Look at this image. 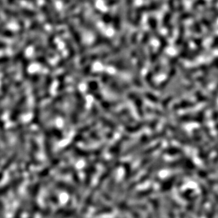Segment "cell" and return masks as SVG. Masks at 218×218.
Masks as SVG:
<instances>
[{"label":"cell","mask_w":218,"mask_h":218,"mask_svg":"<svg viewBox=\"0 0 218 218\" xmlns=\"http://www.w3.org/2000/svg\"><path fill=\"white\" fill-rule=\"evenodd\" d=\"M195 105V104L192 101H183L182 102L177 104L175 105V108L177 109L179 108H190L193 107Z\"/></svg>","instance_id":"4fadbf2b"},{"label":"cell","mask_w":218,"mask_h":218,"mask_svg":"<svg viewBox=\"0 0 218 218\" xmlns=\"http://www.w3.org/2000/svg\"><path fill=\"white\" fill-rule=\"evenodd\" d=\"M169 168H174L178 167H183L186 169L193 170L195 168V165L192 160L188 158H183L178 159L175 161L168 163L167 165Z\"/></svg>","instance_id":"6da1fadb"},{"label":"cell","mask_w":218,"mask_h":218,"mask_svg":"<svg viewBox=\"0 0 218 218\" xmlns=\"http://www.w3.org/2000/svg\"><path fill=\"white\" fill-rule=\"evenodd\" d=\"M154 191V189L153 187L148 188L147 189L143 190L138 192L136 193L133 196L134 200H141L143 198H147V196H150Z\"/></svg>","instance_id":"9c48e42d"},{"label":"cell","mask_w":218,"mask_h":218,"mask_svg":"<svg viewBox=\"0 0 218 218\" xmlns=\"http://www.w3.org/2000/svg\"><path fill=\"white\" fill-rule=\"evenodd\" d=\"M218 207V194H216L214 197L212 204L207 215V218H214Z\"/></svg>","instance_id":"ba28073f"},{"label":"cell","mask_w":218,"mask_h":218,"mask_svg":"<svg viewBox=\"0 0 218 218\" xmlns=\"http://www.w3.org/2000/svg\"><path fill=\"white\" fill-rule=\"evenodd\" d=\"M165 153L170 155H180L181 153H183V150L178 148L172 147V148H170V149H167L166 150Z\"/></svg>","instance_id":"9a60e30c"},{"label":"cell","mask_w":218,"mask_h":218,"mask_svg":"<svg viewBox=\"0 0 218 218\" xmlns=\"http://www.w3.org/2000/svg\"><path fill=\"white\" fill-rule=\"evenodd\" d=\"M200 189H201V199L200 201V204L198 206V208L197 210L196 215L197 217L200 218L202 217L203 211L204 210V207L208 200V195L209 193L208 189L205 186L202 184H200Z\"/></svg>","instance_id":"7a4b0ae2"},{"label":"cell","mask_w":218,"mask_h":218,"mask_svg":"<svg viewBox=\"0 0 218 218\" xmlns=\"http://www.w3.org/2000/svg\"><path fill=\"white\" fill-rule=\"evenodd\" d=\"M180 175L179 174H174L170 177H169L168 179H167L165 180H164L161 184L160 190L162 192H166L171 190V189L173 187L175 182L177 180Z\"/></svg>","instance_id":"277c9868"},{"label":"cell","mask_w":218,"mask_h":218,"mask_svg":"<svg viewBox=\"0 0 218 218\" xmlns=\"http://www.w3.org/2000/svg\"><path fill=\"white\" fill-rule=\"evenodd\" d=\"M194 190L192 189H189L184 192H182L180 195V197L182 198H183L184 199H186L187 201H189L193 195V193H194Z\"/></svg>","instance_id":"5bb4252c"},{"label":"cell","mask_w":218,"mask_h":218,"mask_svg":"<svg viewBox=\"0 0 218 218\" xmlns=\"http://www.w3.org/2000/svg\"><path fill=\"white\" fill-rule=\"evenodd\" d=\"M207 184L210 186H214L218 185V177L216 179H211L208 180Z\"/></svg>","instance_id":"d6986e66"},{"label":"cell","mask_w":218,"mask_h":218,"mask_svg":"<svg viewBox=\"0 0 218 218\" xmlns=\"http://www.w3.org/2000/svg\"><path fill=\"white\" fill-rule=\"evenodd\" d=\"M210 10H211V11L212 12V13L213 14V17H215L216 18H217L218 17V10H217V9L216 7L213 6V7L211 8Z\"/></svg>","instance_id":"7402d4cb"},{"label":"cell","mask_w":218,"mask_h":218,"mask_svg":"<svg viewBox=\"0 0 218 218\" xmlns=\"http://www.w3.org/2000/svg\"><path fill=\"white\" fill-rule=\"evenodd\" d=\"M217 88H218V85H217Z\"/></svg>","instance_id":"4316f807"},{"label":"cell","mask_w":218,"mask_h":218,"mask_svg":"<svg viewBox=\"0 0 218 218\" xmlns=\"http://www.w3.org/2000/svg\"><path fill=\"white\" fill-rule=\"evenodd\" d=\"M149 202L153 207V210L154 213L153 216L155 217V218H162L159 201L156 199H150Z\"/></svg>","instance_id":"52a82bcc"},{"label":"cell","mask_w":218,"mask_h":218,"mask_svg":"<svg viewBox=\"0 0 218 218\" xmlns=\"http://www.w3.org/2000/svg\"><path fill=\"white\" fill-rule=\"evenodd\" d=\"M20 13L25 17H33L36 16V13L34 11L27 9H21L20 11Z\"/></svg>","instance_id":"2e32d148"},{"label":"cell","mask_w":218,"mask_h":218,"mask_svg":"<svg viewBox=\"0 0 218 218\" xmlns=\"http://www.w3.org/2000/svg\"><path fill=\"white\" fill-rule=\"evenodd\" d=\"M163 208L164 209V211H165V214L168 218H175V215H174L173 210L171 206H170L167 202L164 203V204L163 205Z\"/></svg>","instance_id":"7c38bea8"},{"label":"cell","mask_w":218,"mask_h":218,"mask_svg":"<svg viewBox=\"0 0 218 218\" xmlns=\"http://www.w3.org/2000/svg\"><path fill=\"white\" fill-rule=\"evenodd\" d=\"M217 46H218V36H216V37L214 39V40L211 44V47L212 49H215Z\"/></svg>","instance_id":"603a6c76"},{"label":"cell","mask_w":218,"mask_h":218,"mask_svg":"<svg viewBox=\"0 0 218 218\" xmlns=\"http://www.w3.org/2000/svg\"><path fill=\"white\" fill-rule=\"evenodd\" d=\"M213 3H217L218 2V0H213V2H212Z\"/></svg>","instance_id":"484cf974"},{"label":"cell","mask_w":218,"mask_h":218,"mask_svg":"<svg viewBox=\"0 0 218 218\" xmlns=\"http://www.w3.org/2000/svg\"><path fill=\"white\" fill-rule=\"evenodd\" d=\"M115 185L116 179L115 177H113L109 180L107 186V189L102 193V198L105 200L109 201L112 199V195L115 190Z\"/></svg>","instance_id":"3957f363"},{"label":"cell","mask_w":218,"mask_h":218,"mask_svg":"<svg viewBox=\"0 0 218 218\" xmlns=\"http://www.w3.org/2000/svg\"><path fill=\"white\" fill-rule=\"evenodd\" d=\"M194 28L195 29V30L196 31L197 33H201L202 32V29H201V27L199 24V23H198L197 21H195L194 23Z\"/></svg>","instance_id":"44dd1931"},{"label":"cell","mask_w":218,"mask_h":218,"mask_svg":"<svg viewBox=\"0 0 218 218\" xmlns=\"http://www.w3.org/2000/svg\"><path fill=\"white\" fill-rule=\"evenodd\" d=\"M41 11L43 12V13L44 14V16H45V18L47 21L48 23H49L51 25H53L54 24V20L50 12V11H49L47 7L45 6H42L41 8Z\"/></svg>","instance_id":"8fae6325"},{"label":"cell","mask_w":218,"mask_h":218,"mask_svg":"<svg viewBox=\"0 0 218 218\" xmlns=\"http://www.w3.org/2000/svg\"><path fill=\"white\" fill-rule=\"evenodd\" d=\"M133 209L136 210L138 209L139 210L141 211H145L147 210V205L144 204H136V205H134L133 206H131Z\"/></svg>","instance_id":"e0dca14e"},{"label":"cell","mask_w":218,"mask_h":218,"mask_svg":"<svg viewBox=\"0 0 218 218\" xmlns=\"http://www.w3.org/2000/svg\"><path fill=\"white\" fill-rule=\"evenodd\" d=\"M217 96V93L215 92L214 93V96H213V99H216V98ZM210 104H211V105H212V106H213L214 105H215L216 104V101H214L213 102H210Z\"/></svg>","instance_id":"cb8c5ba5"},{"label":"cell","mask_w":218,"mask_h":218,"mask_svg":"<svg viewBox=\"0 0 218 218\" xmlns=\"http://www.w3.org/2000/svg\"><path fill=\"white\" fill-rule=\"evenodd\" d=\"M98 190H96V188H94L90 192V193H89V195L87 196L86 199L85 200V201L84 202V205H83V206L82 207V209H81V212L83 214H85L88 211L89 208L92 204L93 201V199H94V197H95V193H96V192Z\"/></svg>","instance_id":"8992f818"},{"label":"cell","mask_w":218,"mask_h":218,"mask_svg":"<svg viewBox=\"0 0 218 218\" xmlns=\"http://www.w3.org/2000/svg\"><path fill=\"white\" fill-rule=\"evenodd\" d=\"M202 21L203 23V24H204V26L205 27H207L209 30H211L212 29V27H211V24L210 23V22L205 17L202 18Z\"/></svg>","instance_id":"ffe728a7"},{"label":"cell","mask_w":218,"mask_h":218,"mask_svg":"<svg viewBox=\"0 0 218 218\" xmlns=\"http://www.w3.org/2000/svg\"><path fill=\"white\" fill-rule=\"evenodd\" d=\"M162 164L161 163L160 164H156L155 165H153L152 166H151L149 170H147V173H145L139 179V183H144L145 182H146L147 180H148L152 176L153 174L156 173V171H158V170H159V169L161 168H162Z\"/></svg>","instance_id":"5b68a950"},{"label":"cell","mask_w":218,"mask_h":218,"mask_svg":"<svg viewBox=\"0 0 218 218\" xmlns=\"http://www.w3.org/2000/svg\"><path fill=\"white\" fill-rule=\"evenodd\" d=\"M113 211H114V209L111 206L103 205L100 206L99 208L94 212L93 215L95 216H101V215L105 214H110V213H112L113 212Z\"/></svg>","instance_id":"30bf717a"},{"label":"cell","mask_w":218,"mask_h":218,"mask_svg":"<svg viewBox=\"0 0 218 218\" xmlns=\"http://www.w3.org/2000/svg\"><path fill=\"white\" fill-rule=\"evenodd\" d=\"M15 1V0H8V2H9V3H13ZM25 1L30 2H32V3H34L35 2V0H25Z\"/></svg>","instance_id":"d4e9b609"},{"label":"cell","mask_w":218,"mask_h":218,"mask_svg":"<svg viewBox=\"0 0 218 218\" xmlns=\"http://www.w3.org/2000/svg\"><path fill=\"white\" fill-rule=\"evenodd\" d=\"M206 3H207L205 0H196V1L193 5V8L196 9L199 5L205 6V5H206Z\"/></svg>","instance_id":"ac0fdd59"}]
</instances>
